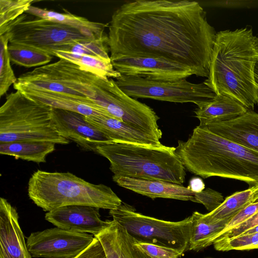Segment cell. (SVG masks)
<instances>
[{
  "instance_id": "4",
  "label": "cell",
  "mask_w": 258,
  "mask_h": 258,
  "mask_svg": "<svg viewBox=\"0 0 258 258\" xmlns=\"http://www.w3.org/2000/svg\"><path fill=\"white\" fill-rule=\"evenodd\" d=\"M176 147L120 142L99 145L97 154L110 162L112 177H127L157 180L181 185L185 167L175 153Z\"/></svg>"
},
{
  "instance_id": "25",
  "label": "cell",
  "mask_w": 258,
  "mask_h": 258,
  "mask_svg": "<svg viewBox=\"0 0 258 258\" xmlns=\"http://www.w3.org/2000/svg\"><path fill=\"white\" fill-rule=\"evenodd\" d=\"M192 227L189 250L198 251L213 244L216 236L225 227L228 221L210 223L197 211L191 215Z\"/></svg>"
},
{
  "instance_id": "1",
  "label": "cell",
  "mask_w": 258,
  "mask_h": 258,
  "mask_svg": "<svg viewBox=\"0 0 258 258\" xmlns=\"http://www.w3.org/2000/svg\"><path fill=\"white\" fill-rule=\"evenodd\" d=\"M216 32L200 4L188 0H136L113 13L108 44L111 60L154 57L208 77Z\"/></svg>"
},
{
  "instance_id": "27",
  "label": "cell",
  "mask_w": 258,
  "mask_h": 258,
  "mask_svg": "<svg viewBox=\"0 0 258 258\" xmlns=\"http://www.w3.org/2000/svg\"><path fill=\"white\" fill-rule=\"evenodd\" d=\"M11 62L26 68L39 67L48 64L52 56L39 49L25 45L9 43Z\"/></svg>"
},
{
  "instance_id": "19",
  "label": "cell",
  "mask_w": 258,
  "mask_h": 258,
  "mask_svg": "<svg viewBox=\"0 0 258 258\" xmlns=\"http://www.w3.org/2000/svg\"><path fill=\"white\" fill-rule=\"evenodd\" d=\"M112 179L119 186L152 199L159 198L191 201L195 194L187 187L164 181L127 177Z\"/></svg>"
},
{
  "instance_id": "15",
  "label": "cell",
  "mask_w": 258,
  "mask_h": 258,
  "mask_svg": "<svg viewBox=\"0 0 258 258\" xmlns=\"http://www.w3.org/2000/svg\"><path fill=\"white\" fill-rule=\"evenodd\" d=\"M16 209L0 199V258H32L19 222Z\"/></svg>"
},
{
  "instance_id": "5",
  "label": "cell",
  "mask_w": 258,
  "mask_h": 258,
  "mask_svg": "<svg viewBox=\"0 0 258 258\" xmlns=\"http://www.w3.org/2000/svg\"><path fill=\"white\" fill-rule=\"evenodd\" d=\"M28 195L44 211L68 205L114 210L122 202L109 186L87 182L70 172L38 170L28 181Z\"/></svg>"
},
{
  "instance_id": "13",
  "label": "cell",
  "mask_w": 258,
  "mask_h": 258,
  "mask_svg": "<svg viewBox=\"0 0 258 258\" xmlns=\"http://www.w3.org/2000/svg\"><path fill=\"white\" fill-rule=\"evenodd\" d=\"M52 120L60 135L85 150L97 153L98 146L113 142L81 114L52 108Z\"/></svg>"
},
{
  "instance_id": "17",
  "label": "cell",
  "mask_w": 258,
  "mask_h": 258,
  "mask_svg": "<svg viewBox=\"0 0 258 258\" xmlns=\"http://www.w3.org/2000/svg\"><path fill=\"white\" fill-rule=\"evenodd\" d=\"M13 87L16 91L20 92L27 97L53 108L73 111L85 116L107 112L94 102L78 98L66 93L16 85H13Z\"/></svg>"
},
{
  "instance_id": "12",
  "label": "cell",
  "mask_w": 258,
  "mask_h": 258,
  "mask_svg": "<svg viewBox=\"0 0 258 258\" xmlns=\"http://www.w3.org/2000/svg\"><path fill=\"white\" fill-rule=\"evenodd\" d=\"M121 75L153 80L174 81L186 79L194 72L186 67L154 57H119L111 60Z\"/></svg>"
},
{
  "instance_id": "28",
  "label": "cell",
  "mask_w": 258,
  "mask_h": 258,
  "mask_svg": "<svg viewBox=\"0 0 258 258\" xmlns=\"http://www.w3.org/2000/svg\"><path fill=\"white\" fill-rule=\"evenodd\" d=\"M34 2L33 0H1L0 35L5 34L10 24L26 13Z\"/></svg>"
},
{
  "instance_id": "20",
  "label": "cell",
  "mask_w": 258,
  "mask_h": 258,
  "mask_svg": "<svg viewBox=\"0 0 258 258\" xmlns=\"http://www.w3.org/2000/svg\"><path fill=\"white\" fill-rule=\"evenodd\" d=\"M107 258H152L135 243V239L113 220L98 235Z\"/></svg>"
},
{
  "instance_id": "7",
  "label": "cell",
  "mask_w": 258,
  "mask_h": 258,
  "mask_svg": "<svg viewBox=\"0 0 258 258\" xmlns=\"http://www.w3.org/2000/svg\"><path fill=\"white\" fill-rule=\"evenodd\" d=\"M52 108L18 91L8 94L0 108V143L36 141L67 145L70 141L55 130Z\"/></svg>"
},
{
  "instance_id": "29",
  "label": "cell",
  "mask_w": 258,
  "mask_h": 258,
  "mask_svg": "<svg viewBox=\"0 0 258 258\" xmlns=\"http://www.w3.org/2000/svg\"><path fill=\"white\" fill-rule=\"evenodd\" d=\"M9 34L8 32L0 35V96L5 95L10 86L14 85L17 80L12 69L8 45Z\"/></svg>"
},
{
  "instance_id": "14",
  "label": "cell",
  "mask_w": 258,
  "mask_h": 258,
  "mask_svg": "<svg viewBox=\"0 0 258 258\" xmlns=\"http://www.w3.org/2000/svg\"><path fill=\"white\" fill-rule=\"evenodd\" d=\"M99 209L84 205L65 206L47 212L45 219L58 228L96 236L110 222L101 219Z\"/></svg>"
},
{
  "instance_id": "31",
  "label": "cell",
  "mask_w": 258,
  "mask_h": 258,
  "mask_svg": "<svg viewBox=\"0 0 258 258\" xmlns=\"http://www.w3.org/2000/svg\"><path fill=\"white\" fill-rule=\"evenodd\" d=\"M222 194L210 188L195 192L192 202L203 204L209 212L218 207L224 201Z\"/></svg>"
},
{
  "instance_id": "24",
  "label": "cell",
  "mask_w": 258,
  "mask_h": 258,
  "mask_svg": "<svg viewBox=\"0 0 258 258\" xmlns=\"http://www.w3.org/2000/svg\"><path fill=\"white\" fill-rule=\"evenodd\" d=\"M55 150V144L45 142L18 141L0 143V153L36 163H44Z\"/></svg>"
},
{
  "instance_id": "35",
  "label": "cell",
  "mask_w": 258,
  "mask_h": 258,
  "mask_svg": "<svg viewBox=\"0 0 258 258\" xmlns=\"http://www.w3.org/2000/svg\"><path fill=\"white\" fill-rule=\"evenodd\" d=\"M95 237V236H94ZM74 258H107L102 245L95 237L93 242Z\"/></svg>"
},
{
  "instance_id": "33",
  "label": "cell",
  "mask_w": 258,
  "mask_h": 258,
  "mask_svg": "<svg viewBox=\"0 0 258 258\" xmlns=\"http://www.w3.org/2000/svg\"><path fill=\"white\" fill-rule=\"evenodd\" d=\"M257 213H258V201L249 205L234 216L229 221L224 229L216 236L214 243L222 235L233 229Z\"/></svg>"
},
{
  "instance_id": "9",
  "label": "cell",
  "mask_w": 258,
  "mask_h": 258,
  "mask_svg": "<svg viewBox=\"0 0 258 258\" xmlns=\"http://www.w3.org/2000/svg\"><path fill=\"white\" fill-rule=\"evenodd\" d=\"M31 16L24 13L10 24L6 32L9 43L33 47L52 56L53 52L66 51L76 43L99 39L74 27Z\"/></svg>"
},
{
  "instance_id": "6",
  "label": "cell",
  "mask_w": 258,
  "mask_h": 258,
  "mask_svg": "<svg viewBox=\"0 0 258 258\" xmlns=\"http://www.w3.org/2000/svg\"><path fill=\"white\" fill-rule=\"evenodd\" d=\"M115 84L62 58L20 75L14 85L66 93L92 101L102 107Z\"/></svg>"
},
{
  "instance_id": "34",
  "label": "cell",
  "mask_w": 258,
  "mask_h": 258,
  "mask_svg": "<svg viewBox=\"0 0 258 258\" xmlns=\"http://www.w3.org/2000/svg\"><path fill=\"white\" fill-rule=\"evenodd\" d=\"M257 225H258V213L223 234L218 239L231 238L240 236L247 230Z\"/></svg>"
},
{
  "instance_id": "11",
  "label": "cell",
  "mask_w": 258,
  "mask_h": 258,
  "mask_svg": "<svg viewBox=\"0 0 258 258\" xmlns=\"http://www.w3.org/2000/svg\"><path fill=\"white\" fill-rule=\"evenodd\" d=\"M94 236L57 227L31 233L27 238L32 257L74 258L94 240Z\"/></svg>"
},
{
  "instance_id": "21",
  "label": "cell",
  "mask_w": 258,
  "mask_h": 258,
  "mask_svg": "<svg viewBox=\"0 0 258 258\" xmlns=\"http://www.w3.org/2000/svg\"><path fill=\"white\" fill-rule=\"evenodd\" d=\"M249 109L235 98L224 94H216L212 99L197 106L196 117L199 125L220 123L233 119L246 113Z\"/></svg>"
},
{
  "instance_id": "2",
  "label": "cell",
  "mask_w": 258,
  "mask_h": 258,
  "mask_svg": "<svg viewBox=\"0 0 258 258\" xmlns=\"http://www.w3.org/2000/svg\"><path fill=\"white\" fill-rule=\"evenodd\" d=\"M258 61V37L251 28L216 33L209 73L203 82L216 94L229 95L253 110L258 104L254 69Z\"/></svg>"
},
{
  "instance_id": "37",
  "label": "cell",
  "mask_w": 258,
  "mask_h": 258,
  "mask_svg": "<svg viewBox=\"0 0 258 258\" xmlns=\"http://www.w3.org/2000/svg\"><path fill=\"white\" fill-rule=\"evenodd\" d=\"M254 80L255 85L258 89V61L256 62L254 69Z\"/></svg>"
},
{
  "instance_id": "26",
  "label": "cell",
  "mask_w": 258,
  "mask_h": 258,
  "mask_svg": "<svg viewBox=\"0 0 258 258\" xmlns=\"http://www.w3.org/2000/svg\"><path fill=\"white\" fill-rule=\"evenodd\" d=\"M52 56L74 63L82 69L103 78L115 79L121 76L111 61L87 55H79L69 52L54 51Z\"/></svg>"
},
{
  "instance_id": "32",
  "label": "cell",
  "mask_w": 258,
  "mask_h": 258,
  "mask_svg": "<svg viewBox=\"0 0 258 258\" xmlns=\"http://www.w3.org/2000/svg\"><path fill=\"white\" fill-rule=\"evenodd\" d=\"M135 243L152 258H179L183 254L173 248L138 242L136 240Z\"/></svg>"
},
{
  "instance_id": "36",
  "label": "cell",
  "mask_w": 258,
  "mask_h": 258,
  "mask_svg": "<svg viewBox=\"0 0 258 258\" xmlns=\"http://www.w3.org/2000/svg\"><path fill=\"white\" fill-rule=\"evenodd\" d=\"M187 188L194 192H199L205 189V185L201 178L195 177L190 180Z\"/></svg>"
},
{
  "instance_id": "8",
  "label": "cell",
  "mask_w": 258,
  "mask_h": 258,
  "mask_svg": "<svg viewBox=\"0 0 258 258\" xmlns=\"http://www.w3.org/2000/svg\"><path fill=\"white\" fill-rule=\"evenodd\" d=\"M109 214L137 241L173 248L182 253L189 250L191 216L179 221H165L138 213L123 202Z\"/></svg>"
},
{
  "instance_id": "18",
  "label": "cell",
  "mask_w": 258,
  "mask_h": 258,
  "mask_svg": "<svg viewBox=\"0 0 258 258\" xmlns=\"http://www.w3.org/2000/svg\"><path fill=\"white\" fill-rule=\"evenodd\" d=\"M85 117L87 121L113 142L155 146L162 145L160 141L123 122L107 112Z\"/></svg>"
},
{
  "instance_id": "16",
  "label": "cell",
  "mask_w": 258,
  "mask_h": 258,
  "mask_svg": "<svg viewBox=\"0 0 258 258\" xmlns=\"http://www.w3.org/2000/svg\"><path fill=\"white\" fill-rule=\"evenodd\" d=\"M212 133L258 153V113L248 110L233 119L208 124Z\"/></svg>"
},
{
  "instance_id": "30",
  "label": "cell",
  "mask_w": 258,
  "mask_h": 258,
  "mask_svg": "<svg viewBox=\"0 0 258 258\" xmlns=\"http://www.w3.org/2000/svg\"><path fill=\"white\" fill-rule=\"evenodd\" d=\"M213 245L216 250L222 251L258 249V232L231 238L218 239Z\"/></svg>"
},
{
  "instance_id": "3",
  "label": "cell",
  "mask_w": 258,
  "mask_h": 258,
  "mask_svg": "<svg viewBox=\"0 0 258 258\" xmlns=\"http://www.w3.org/2000/svg\"><path fill=\"white\" fill-rule=\"evenodd\" d=\"M176 154L190 172L203 178L218 176L258 186V153L196 126L186 141H178Z\"/></svg>"
},
{
  "instance_id": "23",
  "label": "cell",
  "mask_w": 258,
  "mask_h": 258,
  "mask_svg": "<svg viewBox=\"0 0 258 258\" xmlns=\"http://www.w3.org/2000/svg\"><path fill=\"white\" fill-rule=\"evenodd\" d=\"M26 13L74 27L97 39L108 36L105 32L106 24L92 22L69 12L60 13L31 6Z\"/></svg>"
},
{
  "instance_id": "10",
  "label": "cell",
  "mask_w": 258,
  "mask_h": 258,
  "mask_svg": "<svg viewBox=\"0 0 258 258\" xmlns=\"http://www.w3.org/2000/svg\"><path fill=\"white\" fill-rule=\"evenodd\" d=\"M115 82L125 93L135 99L149 98L175 103H193L199 106L216 95L204 83H192L186 79L153 80L121 75Z\"/></svg>"
},
{
  "instance_id": "22",
  "label": "cell",
  "mask_w": 258,
  "mask_h": 258,
  "mask_svg": "<svg viewBox=\"0 0 258 258\" xmlns=\"http://www.w3.org/2000/svg\"><path fill=\"white\" fill-rule=\"evenodd\" d=\"M256 201H258V186L249 187L227 197L216 209L208 213L202 214V218L210 223L229 221L247 206Z\"/></svg>"
}]
</instances>
